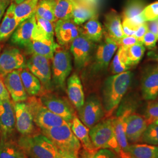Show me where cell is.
I'll list each match as a JSON object with an SVG mask.
<instances>
[{
	"label": "cell",
	"mask_w": 158,
	"mask_h": 158,
	"mask_svg": "<svg viewBox=\"0 0 158 158\" xmlns=\"http://www.w3.org/2000/svg\"><path fill=\"white\" fill-rule=\"evenodd\" d=\"M57 0H39L35 10L36 16L55 23L56 18L55 15V8Z\"/></svg>",
	"instance_id": "33"
},
{
	"label": "cell",
	"mask_w": 158,
	"mask_h": 158,
	"mask_svg": "<svg viewBox=\"0 0 158 158\" xmlns=\"http://www.w3.org/2000/svg\"><path fill=\"white\" fill-rule=\"evenodd\" d=\"M131 68L128 62L125 49L121 46H119L110 64L111 73L115 74L123 73L129 71Z\"/></svg>",
	"instance_id": "32"
},
{
	"label": "cell",
	"mask_w": 158,
	"mask_h": 158,
	"mask_svg": "<svg viewBox=\"0 0 158 158\" xmlns=\"http://www.w3.org/2000/svg\"><path fill=\"white\" fill-rule=\"evenodd\" d=\"M122 26L125 36H134L136 29L139 27L126 19H123Z\"/></svg>",
	"instance_id": "43"
},
{
	"label": "cell",
	"mask_w": 158,
	"mask_h": 158,
	"mask_svg": "<svg viewBox=\"0 0 158 158\" xmlns=\"http://www.w3.org/2000/svg\"><path fill=\"white\" fill-rule=\"evenodd\" d=\"M0 136H1V132H0Z\"/></svg>",
	"instance_id": "56"
},
{
	"label": "cell",
	"mask_w": 158,
	"mask_h": 158,
	"mask_svg": "<svg viewBox=\"0 0 158 158\" xmlns=\"http://www.w3.org/2000/svg\"><path fill=\"white\" fill-rule=\"evenodd\" d=\"M52 60V85L57 88L63 89L72 70L71 53L63 46L57 44Z\"/></svg>",
	"instance_id": "5"
},
{
	"label": "cell",
	"mask_w": 158,
	"mask_h": 158,
	"mask_svg": "<svg viewBox=\"0 0 158 158\" xmlns=\"http://www.w3.org/2000/svg\"><path fill=\"white\" fill-rule=\"evenodd\" d=\"M148 31V28H147L146 22L143 23L141 25H139V27L136 29L135 34L134 36H135L136 38L138 40V42L139 43L142 44L143 36H144V35L146 34Z\"/></svg>",
	"instance_id": "45"
},
{
	"label": "cell",
	"mask_w": 158,
	"mask_h": 158,
	"mask_svg": "<svg viewBox=\"0 0 158 158\" xmlns=\"http://www.w3.org/2000/svg\"><path fill=\"white\" fill-rule=\"evenodd\" d=\"M10 6V0H0V23Z\"/></svg>",
	"instance_id": "48"
},
{
	"label": "cell",
	"mask_w": 158,
	"mask_h": 158,
	"mask_svg": "<svg viewBox=\"0 0 158 158\" xmlns=\"http://www.w3.org/2000/svg\"><path fill=\"white\" fill-rule=\"evenodd\" d=\"M104 27L106 33L117 42L125 36L121 21V17L115 10H111L105 15Z\"/></svg>",
	"instance_id": "22"
},
{
	"label": "cell",
	"mask_w": 158,
	"mask_h": 158,
	"mask_svg": "<svg viewBox=\"0 0 158 158\" xmlns=\"http://www.w3.org/2000/svg\"><path fill=\"white\" fill-rule=\"evenodd\" d=\"M94 44L80 34L70 44V51L77 69H83L89 62L94 49Z\"/></svg>",
	"instance_id": "9"
},
{
	"label": "cell",
	"mask_w": 158,
	"mask_h": 158,
	"mask_svg": "<svg viewBox=\"0 0 158 158\" xmlns=\"http://www.w3.org/2000/svg\"><path fill=\"white\" fill-rule=\"evenodd\" d=\"M50 60L43 56L32 55L27 61V68L40 80L46 90H50L52 85Z\"/></svg>",
	"instance_id": "8"
},
{
	"label": "cell",
	"mask_w": 158,
	"mask_h": 158,
	"mask_svg": "<svg viewBox=\"0 0 158 158\" xmlns=\"http://www.w3.org/2000/svg\"><path fill=\"white\" fill-rule=\"evenodd\" d=\"M141 17L145 22L158 19V1L146 6L142 12Z\"/></svg>",
	"instance_id": "40"
},
{
	"label": "cell",
	"mask_w": 158,
	"mask_h": 158,
	"mask_svg": "<svg viewBox=\"0 0 158 158\" xmlns=\"http://www.w3.org/2000/svg\"><path fill=\"white\" fill-rule=\"evenodd\" d=\"M11 97L4 85L2 79L0 77V100L10 99Z\"/></svg>",
	"instance_id": "47"
},
{
	"label": "cell",
	"mask_w": 158,
	"mask_h": 158,
	"mask_svg": "<svg viewBox=\"0 0 158 158\" xmlns=\"http://www.w3.org/2000/svg\"><path fill=\"white\" fill-rule=\"evenodd\" d=\"M15 130V117L13 102L10 99L0 100L1 136L11 137Z\"/></svg>",
	"instance_id": "17"
},
{
	"label": "cell",
	"mask_w": 158,
	"mask_h": 158,
	"mask_svg": "<svg viewBox=\"0 0 158 158\" xmlns=\"http://www.w3.org/2000/svg\"><path fill=\"white\" fill-rule=\"evenodd\" d=\"M21 70H14L2 78L13 102H27L28 98L20 76Z\"/></svg>",
	"instance_id": "15"
},
{
	"label": "cell",
	"mask_w": 158,
	"mask_h": 158,
	"mask_svg": "<svg viewBox=\"0 0 158 158\" xmlns=\"http://www.w3.org/2000/svg\"><path fill=\"white\" fill-rule=\"evenodd\" d=\"M145 47L141 43H138L125 49L127 57L131 67L137 65L141 60L145 52Z\"/></svg>",
	"instance_id": "36"
},
{
	"label": "cell",
	"mask_w": 158,
	"mask_h": 158,
	"mask_svg": "<svg viewBox=\"0 0 158 158\" xmlns=\"http://www.w3.org/2000/svg\"><path fill=\"white\" fill-rule=\"evenodd\" d=\"M78 116L82 123L89 129L102 121L105 116V111L100 98L94 94L89 96L78 110Z\"/></svg>",
	"instance_id": "7"
},
{
	"label": "cell",
	"mask_w": 158,
	"mask_h": 158,
	"mask_svg": "<svg viewBox=\"0 0 158 158\" xmlns=\"http://www.w3.org/2000/svg\"></svg>",
	"instance_id": "58"
},
{
	"label": "cell",
	"mask_w": 158,
	"mask_h": 158,
	"mask_svg": "<svg viewBox=\"0 0 158 158\" xmlns=\"http://www.w3.org/2000/svg\"><path fill=\"white\" fill-rule=\"evenodd\" d=\"M144 117L148 125L154 123L158 119V101L152 100L148 104Z\"/></svg>",
	"instance_id": "39"
},
{
	"label": "cell",
	"mask_w": 158,
	"mask_h": 158,
	"mask_svg": "<svg viewBox=\"0 0 158 158\" xmlns=\"http://www.w3.org/2000/svg\"><path fill=\"white\" fill-rule=\"evenodd\" d=\"M18 144L29 158H59V151L44 135H21Z\"/></svg>",
	"instance_id": "3"
},
{
	"label": "cell",
	"mask_w": 158,
	"mask_h": 158,
	"mask_svg": "<svg viewBox=\"0 0 158 158\" xmlns=\"http://www.w3.org/2000/svg\"><path fill=\"white\" fill-rule=\"evenodd\" d=\"M0 52H1V48H0Z\"/></svg>",
	"instance_id": "54"
},
{
	"label": "cell",
	"mask_w": 158,
	"mask_h": 158,
	"mask_svg": "<svg viewBox=\"0 0 158 158\" xmlns=\"http://www.w3.org/2000/svg\"><path fill=\"white\" fill-rule=\"evenodd\" d=\"M144 0H128L123 12V19H126L139 27L145 23L141 17V13L146 6Z\"/></svg>",
	"instance_id": "25"
},
{
	"label": "cell",
	"mask_w": 158,
	"mask_h": 158,
	"mask_svg": "<svg viewBox=\"0 0 158 158\" xmlns=\"http://www.w3.org/2000/svg\"><path fill=\"white\" fill-rule=\"evenodd\" d=\"M81 158H89V154H88L86 152H85Z\"/></svg>",
	"instance_id": "52"
},
{
	"label": "cell",
	"mask_w": 158,
	"mask_h": 158,
	"mask_svg": "<svg viewBox=\"0 0 158 158\" xmlns=\"http://www.w3.org/2000/svg\"><path fill=\"white\" fill-rule=\"evenodd\" d=\"M38 1L25 0L21 4L15 5L14 13L18 23H20L35 12Z\"/></svg>",
	"instance_id": "34"
},
{
	"label": "cell",
	"mask_w": 158,
	"mask_h": 158,
	"mask_svg": "<svg viewBox=\"0 0 158 158\" xmlns=\"http://www.w3.org/2000/svg\"><path fill=\"white\" fill-rule=\"evenodd\" d=\"M104 31L97 16L92 18L80 26V34L94 43L102 41L104 34Z\"/></svg>",
	"instance_id": "27"
},
{
	"label": "cell",
	"mask_w": 158,
	"mask_h": 158,
	"mask_svg": "<svg viewBox=\"0 0 158 158\" xmlns=\"http://www.w3.org/2000/svg\"><path fill=\"white\" fill-rule=\"evenodd\" d=\"M67 93L69 100L78 111L85 103V97L83 85L77 74H73L69 77Z\"/></svg>",
	"instance_id": "20"
},
{
	"label": "cell",
	"mask_w": 158,
	"mask_h": 158,
	"mask_svg": "<svg viewBox=\"0 0 158 158\" xmlns=\"http://www.w3.org/2000/svg\"><path fill=\"white\" fill-rule=\"evenodd\" d=\"M41 131L58 149L79 156L81 145L71 129V125H63Z\"/></svg>",
	"instance_id": "4"
},
{
	"label": "cell",
	"mask_w": 158,
	"mask_h": 158,
	"mask_svg": "<svg viewBox=\"0 0 158 158\" xmlns=\"http://www.w3.org/2000/svg\"><path fill=\"white\" fill-rule=\"evenodd\" d=\"M13 106L15 117V129L22 135L33 134L35 123L28 104L27 102H13Z\"/></svg>",
	"instance_id": "12"
},
{
	"label": "cell",
	"mask_w": 158,
	"mask_h": 158,
	"mask_svg": "<svg viewBox=\"0 0 158 158\" xmlns=\"http://www.w3.org/2000/svg\"><path fill=\"white\" fill-rule=\"evenodd\" d=\"M157 101H158V99H157Z\"/></svg>",
	"instance_id": "55"
},
{
	"label": "cell",
	"mask_w": 158,
	"mask_h": 158,
	"mask_svg": "<svg viewBox=\"0 0 158 158\" xmlns=\"http://www.w3.org/2000/svg\"><path fill=\"white\" fill-rule=\"evenodd\" d=\"M59 158H79L78 156L73 155L72 153L64 152L59 149Z\"/></svg>",
	"instance_id": "50"
},
{
	"label": "cell",
	"mask_w": 158,
	"mask_h": 158,
	"mask_svg": "<svg viewBox=\"0 0 158 158\" xmlns=\"http://www.w3.org/2000/svg\"><path fill=\"white\" fill-rule=\"evenodd\" d=\"M147 28L148 31L155 34L158 39V19H155L153 21H147Z\"/></svg>",
	"instance_id": "46"
},
{
	"label": "cell",
	"mask_w": 158,
	"mask_h": 158,
	"mask_svg": "<svg viewBox=\"0 0 158 158\" xmlns=\"http://www.w3.org/2000/svg\"><path fill=\"white\" fill-rule=\"evenodd\" d=\"M27 68V60L15 48H6L0 53V77L15 70Z\"/></svg>",
	"instance_id": "11"
},
{
	"label": "cell",
	"mask_w": 158,
	"mask_h": 158,
	"mask_svg": "<svg viewBox=\"0 0 158 158\" xmlns=\"http://www.w3.org/2000/svg\"><path fill=\"white\" fill-rule=\"evenodd\" d=\"M158 40V38L155 34L148 31L143 36L142 44L145 48L151 51L156 47V43Z\"/></svg>",
	"instance_id": "41"
},
{
	"label": "cell",
	"mask_w": 158,
	"mask_h": 158,
	"mask_svg": "<svg viewBox=\"0 0 158 158\" xmlns=\"http://www.w3.org/2000/svg\"><path fill=\"white\" fill-rule=\"evenodd\" d=\"M23 149L11 137H0V158H27Z\"/></svg>",
	"instance_id": "29"
},
{
	"label": "cell",
	"mask_w": 158,
	"mask_h": 158,
	"mask_svg": "<svg viewBox=\"0 0 158 158\" xmlns=\"http://www.w3.org/2000/svg\"><path fill=\"white\" fill-rule=\"evenodd\" d=\"M141 141L147 144L158 146V125H148L142 135Z\"/></svg>",
	"instance_id": "38"
},
{
	"label": "cell",
	"mask_w": 158,
	"mask_h": 158,
	"mask_svg": "<svg viewBox=\"0 0 158 158\" xmlns=\"http://www.w3.org/2000/svg\"><path fill=\"white\" fill-rule=\"evenodd\" d=\"M139 43L135 36H124L118 42V46H121L124 49H127L131 46L135 45Z\"/></svg>",
	"instance_id": "44"
},
{
	"label": "cell",
	"mask_w": 158,
	"mask_h": 158,
	"mask_svg": "<svg viewBox=\"0 0 158 158\" xmlns=\"http://www.w3.org/2000/svg\"><path fill=\"white\" fill-rule=\"evenodd\" d=\"M12 2H14V4H15L16 5L21 4V2H23V1H24L25 0H12Z\"/></svg>",
	"instance_id": "51"
},
{
	"label": "cell",
	"mask_w": 158,
	"mask_h": 158,
	"mask_svg": "<svg viewBox=\"0 0 158 158\" xmlns=\"http://www.w3.org/2000/svg\"><path fill=\"white\" fill-rule=\"evenodd\" d=\"M40 99L42 104L51 112L60 116L68 123L72 124L76 114L73 108L66 100L62 97L50 93L42 94Z\"/></svg>",
	"instance_id": "10"
},
{
	"label": "cell",
	"mask_w": 158,
	"mask_h": 158,
	"mask_svg": "<svg viewBox=\"0 0 158 158\" xmlns=\"http://www.w3.org/2000/svg\"><path fill=\"white\" fill-rule=\"evenodd\" d=\"M36 25L35 12L20 23L11 36L12 43L19 47L25 48L31 42Z\"/></svg>",
	"instance_id": "19"
},
{
	"label": "cell",
	"mask_w": 158,
	"mask_h": 158,
	"mask_svg": "<svg viewBox=\"0 0 158 158\" xmlns=\"http://www.w3.org/2000/svg\"><path fill=\"white\" fill-rule=\"evenodd\" d=\"M97 16L96 7L80 0H74V8L72 19L80 26L93 17Z\"/></svg>",
	"instance_id": "26"
},
{
	"label": "cell",
	"mask_w": 158,
	"mask_h": 158,
	"mask_svg": "<svg viewBox=\"0 0 158 158\" xmlns=\"http://www.w3.org/2000/svg\"><path fill=\"white\" fill-rule=\"evenodd\" d=\"M148 57L149 60L158 63V46L148 52Z\"/></svg>",
	"instance_id": "49"
},
{
	"label": "cell",
	"mask_w": 158,
	"mask_h": 158,
	"mask_svg": "<svg viewBox=\"0 0 158 158\" xmlns=\"http://www.w3.org/2000/svg\"><path fill=\"white\" fill-rule=\"evenodd\" d=\"M20 76L25 90L28 96H36L40 94L42 89V84L40 80L27 68L21 70Z\"/></svg>",
	"instance_id": "30"
},
{
	"label": "cell",
	"mask_w": 158,
	"mask_h": 158,
	"mask_svg": "<svg viewBox=\"0 0 158 158\" xmlns=\"http://www.w3.org/2000/svg\"><path fill=\"white\" fill-rule=\"evenodd\" d=\"M148 125L144 117L132 113L130 110L124 119L125 131L128 142L134 144L140 141Z\"/></svg>",
	"instance_id": "14"
},
{
	"label": "cell",
	"mask_w": 158,
	"mask_h": 158,
	"mask_svg": "<svg viewBox=\"0 0 158 158\" xmlns=\"http://www.w3.org/2000/svg\"><path fill=\"white\" fill-rule=\"evenodd\" d=\"M89 158H120L113 151L108 149H101L97 151L94 154L90 155Z\"/></svg>",
	"instance_id": "42"
},
{
	"label": "cell",
	"mask_w": 158,
	"mask_h": 158,
	"mask_svg": "<svg viewBox=\"0 0 158 158\" xmlns=\"http://www.w3.org/2000/svg\"><path fill=\"white\" fill-rule=\"evenodd\" d=\"M155 124H158V119H157L155 123H154Z\"/></svg>",
	"instance_id": "53"
},
{
	"label": "cell",
	"mask_w": 158,
	"mask_h": 158,
	"mask_svg": "<svg viewBox=\"0 0 158 158\" xmlns=\"http://www.w3.org/2000/svg\"><path fill=\"white\" fill-rule=\"evenodd\" d=\"M57 44L55 40L45 38L42 40H32L25 47L32 55H38L46 57L52 60Z\"/></svg>",
	"instance_id": "24"
},
{
	"label": "cell",
	"mask_w": 158,
	"mask_h": 158,
	"mask_svg": "<svg viewBox=\"0 0 158 158\" xmlns=\"http://www.w3.org/2000/svg\"><path fill=\"white\" fill-rule=\"evenodd\" d=\"M71 129L74 135L80 142L85 152L91 155L96 152V149L91 141L89 135V130L85 125L82 123L79 117L76 115L74 117L71 124Z\"/></svg>",
	"instance_id": "21"
},
{
	"label": "cell",
	"mask_w": 158,
	"mask_h": 158,
	"mask_svg": "<svg viewBox=\"0 0 158 158\" xmlns=\"http://www.w3.org/2000/svg\"><path fill=\"white\" fill-rule=\"evenodd\" d=\"M35 27L40 32L45 36L46 38L54 40L55 23L36 15Z\"/></svg>",
	"instance_id": "37"
},
{
	"label": "cell",
	"mask_w": 158,
	"mask_h": 158,
	"mask_svg": "<svg viewBox=\"0 0 158 158\" xmlns=\"http://www.w3.org/2000/svg\"><path fill=\"white\" fill-rule=\"evenodd\" d=\"M129 152L133 158H158V146L149 144L130 145Z\"/></svg>",
	"instance_id": "31"
},
{
	"label": "cell",
	"mask_w": 158,
	"mask_h": 158,
	"mask_svg": "<svg viewBox=\"0 0 158 158\" xmlns=\"http://www.w3.org/2000/svg\"><path fill=\"white\" fill-rule=\"evenodd\" d=\"M74 8V0H57L55 8L57 19H72Z\"/></svg>",
	"instance_id": "35"
},
{
	"label": "cell",
	"mask_w": 158,
	"mask_h": 158,
	"mask_svg": "<svg viewBox=\"0 0 158 158\" xmlns=\"http://www.w3.org/2000/svg\"></svg>",
	"instance_id": "59"
},
{
	"label": "cell",
	"mask_w": 158,
	"mask_h": 158,
	"mask_svg": "<svg viewBox=\"0 0 158 158\" xmlns=\"http://www.w3.org/2000/svg\"><path fill=\"white\" fill-rule=\"evenodd\" d=\"M15 5L14 2L10 4L0 23V42L10 38L19 24L14 13Z\"/></svg>",
	"instance_id": "23"
},
{
	"label": "cell",
	"mask_w": 158,
	"mask_h": 158,
	"mask_svg": "<svg viewBox=\"0 0 158 158\" xmlns=\"http://www.w3.org/2000/svg\"></svg>",
	"instance_id": "57"
},
{
	"label": "cell",
	"mask_w": 158,
	"mask_h": 158,
	"mask_svg": "<svg viewBox=\"0 0 158 158\" xmlns=\"http://www.w3.org/2000/svg\"><path fill=\"white\" fill-rule=\"evenodd\" d=\"M104 40L98 45L95 55V69L102 70L107 69L113 56L118 49L116 41L104 32Z\"/></svg>",
	"instance_id": "13"
},
{
	"label": "cell",
	"mask_w": 158,
	"mask_h": 158,
	"mask_svg": "<svg viewBox=\"0 0 158 158\" xmlns=\"http://www.w3.org/2000/svg\"><path fill=\"white\" fill-rule=\"evenodd\" d=\"M31 109L35 124L40 130L48 129L63 125L70 124L45 107L40 98L35 96L28 97L27 100Z\"/></svg>",
	"instance_id": "6"
},
{
	"label": "cell",
	"mask_w": 158,
	"mask_h": 158,
	"mask_svg": "<svg viewBox=\"0 0 158 158\" xmlns=\"http://www.w3.org/2000/svg\"><path fill=\"white\" fill-rule=\"evenodd\" d=\"M141 91L143 98L155 100L158 96V64L147 68L142 74Z\"/></svg>",
	"instance_id": "18"
},
{
	"label": "cell",
	"mask_w": 158,
	"mask_h": 158,
	"mask_svg": "<svg viewBox=\"0 0 158 158\" xmlns=\"http://www.w3.org/2000/svg\"><path fill=\"white\" fill-rule=\"evenodd\" d=\"M132 79V73L127 71L113 74L105 80L102 89V105L105 115L110 117L128 90Z\"/></svg>",
	"instance_id": "1"
},
{
	"label": "cell",
	"mask_w": 158,
	"mask_h": 158,
	"mask_svg": "<svg viewBox=\"0 0 158 158\" xmlns=\"http://www.w3.org/2000/svg\"><path fill=\"white\" fill-rule=\"evenodd\" d=\"M91 141L96 151L110 149L120 158H132L123 152L116 139L113 124V117L102 119L89 130Z\"/></svg>",
	"instance_id": "2"
},
{
	"label": "cell",
	"mask_w": 158,
	"mask_h": 158,
	"mask_svg": "<svg viewBox=\"0 0 158 158\" xmlns=\"http://www.w3.org/2000/svg\"><path fill=\"white\" fill-rule=\"evenodd\" d=\"M130 110H127L117 117H113V124L116 139L121 151L127 155L131 156L129 142L125 131L124 119Z\"/></svg>",
	"instance_id": "28"
},
{
	"label": "cell",
	"mask_w": 158,
	"mask_h": 158,
	"mask_svg": "<svg viewBox=\"0 0 158 158\" xmlns=\"http://www.w3.org/2000/svg\"><path fill=\"white\" fill-rule=\"evenodd\" d=\"M80 34V26L72 19H58L55 23V36L59 45L64 46L71 44Z\"/></svg>",
	"instance_id": "16"
}]
</instances>
